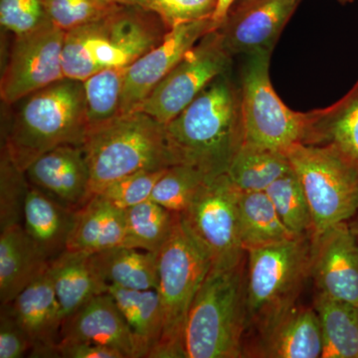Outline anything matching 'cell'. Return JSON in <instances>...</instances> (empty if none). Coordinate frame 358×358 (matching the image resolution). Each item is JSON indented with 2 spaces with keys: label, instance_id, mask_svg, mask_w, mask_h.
Masks as SVG:
<instances>
[{
  "label": "cell",
  "instance_id": "6da1fadb",
  "mask_svg": "<svg viewBox=\"0 0 358 358\" xmlns=\"http://www.w3.org/2000/svg\"><path fill=\"white\" fill-rule=\"evenodd\" d=\"M164 129L176 164L207 178L227 173L245 143L239 80L232 71L220 75Z\"/></svg>",
  "mask_w": 358,
  "mask_h": 358
},
{
  "label": "cell",
  "instance_id": "7a4b0ae2",
  "mask_svg": "<svg viewBox=\"0 0 358 358\" xmlns=\"http://www.w3.org/2000/svg\"><path fill=\"white\" fill-rule=\"evenodd\" d=\"M20 102L2 148L20 171L54 148L83 145L88 131L83 81L64 78Z\"/></svg>",
  "mask_w": 358,
  "mask_h": 358
},
{
  "label": "cell",
  "instance_id": "3957f363",
  "mask_svg": "<svg viewBox=\"0 0 358 358\" xmlns=\"http://www.w3.org/2000/svg\"><path fill=\"white\" fill-rule=\"evenodd\" d=\"M169 31L152 11L120 6L100 20L66 32L65 78L84 81L99 71L129 67L159 44Z\"/></svg>",
  "mask_w": 358,
  "mask_h": 358
},
{
  "label": "cell",
  "instance_id": "277c9868",
  "mask_svg": "<svg viewBox=\"0 0 358 358\" xmlns=\"http://www.w3.org/2000/svg\"><path fill=\"white\" fill-rule=\"evenodd\" d=\"M82 147L90 169L91 197L124 176L176 164L164 124L141 110L88 129Z\"/></svg>",
  "mask_w": 358,
  "mask_h": 358
},
{
  "label": "cell",
  "instance_id": "5b68a950",
  "mask_svg": "<svg viewBox=\"0 0 358 358\" xmlns=\"http://www.w3.org/2000/svg\"><path fill=\"white\" fill-rule=\"evenodd\" d=\"M245 260L225 270L210 268L197 292L185 329L186 358L244 357L247 329Z\"/></svg>",
  "mask_w": 358,
  "mask_h": 358
},
{
  "label": "cell",
  "instance_id": "8992f818",
  "mask_svg": "<svg viewBox=\"0 0 358 358\" xmlns=\"http://www.w3.org/2000/svg\"><path fill=\"white\" fill-rule=\"evenodd\" d=\"M159 257L162 338L150 358H186L185 329L197 292L211 268L208 257L186 230L180 214Z\"/></svg>",
  "mask_w": 358,
  "mask_h": 358
},
{
  "label": "cell",
  "instance_id": "52a82bcc",
  "mask_svg": "<svg viewBox=\"0 0 358 358\" xmlns=\"http://www.w3.org/2000/svg\"><path fill=\"white\" fill-rule=\"evenodd\" d=\"M313 237L247 252V327H263L296 305L312 264Z\"/></svg>",
  "mask_w": 358,
  "mask_h": 358
},
{
  "label": "cell",
  "instance_id": "ba28073f",
  "mask_svg": "<svg viewBox=\"0 0 358 358\" xmlns=\"http://www.w3.org/2000/svg\"><path fill=\"white\" fill-rule=\"evenodd\" d=\"M300 179L317 236L358 211V164L331 145L298 143L287 152Z\"/></svg>",
  "mask_w": 358,
  "mask_h": 358
},
{
  "label": "cell",
  "instance_id": "9c48e42d",
  "mask_svg": "<svg viewBox=\"0 0 358 358\" xmlns=\"http://www.w3.org/2000/svg\"><path fill=\"white\" fill-rule=\"evenodd\" d=\"M272 52L245 56L240 73L245 141L285 152L307 136L308 112L289 109L273 88L270 78Z\"/></svg>",
  "mask_w": 358,
  "mask_h": 358
},
{
  "label": "cell",
  "instance_id": "30bf717a",
  "mask_svg": "<svg viewBox=\"0 0 358 358\" xmlns=\"http://www.w3.org/2000/svg\"><path fill=\"white\" fill-rule=\"evenodd\" d=\"M239 192L227 173L207 178L189 206L179 213L214 270L235 267L247 254L240 237Z\"/></svg>",
  "mask_w": 358,
  "mask_h": 358
},
{
  "label": "cell",
  "instance_id": "8fae6325",
  "mask_svg": "<svg viewBox=\"0 0 358 358\" xmlns=\"http://www.w3.org/2000/svg\"><path fill=\"white\" fill-rule=\"evenodd\" d=\"M232 61L218 29L207 33L157 85L140 110L166 126L214 79L229 72Z\"/></svg>",
  "mask_w": 358,
  "mask_h": 358
},
{
  "label": "cell",
  "instance_id": "7c38bea8",
  "mask_svg": "<svg viewBox=\"0 0 358 358\" xmlns=\"http://www.w3.org/2000/svg\"><path fill=\"white\" fill-rule=\"evenodd\" d=\"M66 32L52 23L15 37L2 73L0 96L7 106L64 79L63 47Z\"/></svg>",
  "mask_w": 358,
  "mask_h": 358
},
{
  "label": "cell",
  "instance_id": "4fadbf2b",
  "mask_svg": "<svg viewBox=\"0 0 358 358\" xmlns=\"http://www.w3.org/2000/svg\"><path fill=\"white\" fill-rule=\"evenodd\" d=\"M301 0H237L219 26L232 57L273 52Z\"/></svg>",
  "mask_w": 358,
  "mask_h": 358
},
{
  "label": "cell",
  "instance_id": "5bb4252c",
  "mask_svg": "<svg viewBox=\"0 0 358 358\" xmlns=\"http://www.w3.org/2000/svg\"><path fill=\"white\" fill-rule=\"evenodd\" d=\"M218 28L212 18L176 26L159 44L129 65L122 90L121 115L140 110L152 90L183 56L204 35Z\"/></svg>",
  "mask_w": 358,
  "mask_h": 358
},
{
  "label": "cell",
  "instance_id": "9a60e30c",
  "mask_svg": "<svg viewBox=\"0 0 358 358\" xmlns=\"http://www.w3.org/2000/svg\"><path fill=\"white\" fill-rule=\"evenodd\" d=\"M313 237L310 275L319 293L358 305V242L348 223Z\"/></svg>",
  "mask_w": 358,
  "mask_h": 358
},
{
  "label": "cell",
  "instance_id": "2e32d148",
  "mask_svg": "<svg viewBox=\"0 0 358 358\" xmlns=\"http://www.w3.org/2000/svg\"><path fill=\"white\" fill-rule=\"evenodd\" d=\"M8 307L31 341L29 357H59L64 317L49 268L8 303Z\"/></svg>",
  "mask_w": 358,
  "mask_h": 358
},
{
  "label": "cell",
  "instance_id": "e0dca14e",
  "mask_svg": "<svg viewBox=\"0 0 358 358\" xmlns=\"http://www.w3.org/2000/svg\"><path fill=\"white\" fill-rule=\"evenodd\" d=\"M30 185L77 210L90 199V169L82 145H61L35 160L25 171Z\"/></svg>",
  "mask_w": 358,
  "mask_h": 358
},
{
  "label": "cell",
  "instance_id": "ac0fdd59",
  "mask_svg": "<svg viewBox=\"0 0 358 358\" xmlns=\"http://www.w3.org/2000/svg\"><path fill=\"white\" fill-rule=\"evenodd\" d=\"M60 341L110 346L121 352L124 358H136L133 334L110 293L99 294L65 317Z\"/></svg>",
  "mask_w": 358,
  "mask_h": 358
},
{
  "label": "cell",
  "instance_id": "d6986e66",
  "mask_svg": "<svg viewBox=\"0 0 358 358\" xmlns=\"http://www.w3.org/2000/svg\"><path fill=\"white\" fill-rule=\"evenodd\" d=\"M256 357L268 358H319L324 338L315 308H296L282 313L262 329Z\"/></svg>",
  "mask_w": 358,
  "mask_h": 358
},
{
  "label": "cell",
  "instance_id": "ffe728a7",
  "mask_svg": "<svg viewBox=\"0 0 358 358\" xmlns=\"http://www.w3.org/2000/svg\"><path fill=\"white\" fill-rule=\"evenodd\" d=\"M126 210L96 194L75 211L67 250L93 255L126 246Z\"/></svg>",
  "mask_w": 358,
  "mask_h": 358
},
{
  "label": "cell",
  "instance_id": "44dd1931",
  "mask_svg": "<svg viewBox=\"0 0 358 358\" xmlns=\"http://www.w3.org/2000/svg\"><path fill=\"white\" fill-rule=\"evenodd\" d=\"M50 261L35 246L22 224L9 226L0 234V301L8 305L49 267Z\"/></svg>",
  "mask_w": 358,
  "mask_h": 358
},
{
  "label": "cell",
  "instance_id": "7402d4cb",
  "mask_svg": "<svg viewBox=\"0 0 358 358\" xmlns=\"http://www.w3.org/2000/svg\"><path fill=\"white\" fill-rule=\"evenodd\" d=\"M75 211L30 185L22 225L47 260L53 261L67 250Z\"/></svg>",
  "mask_w": 358,
  "mask_h": 358
},
{
  "label": "cell",
  "instance_id": "603a6c76",
  "mask_svg": "<svg viewBox=\"0 0 358 358\" xmlns=\"http://www.w3.org/2000/svg\"><path fill=\"white\" fill-rule=\"evenodd\" d=\"M49 271L64 319L99 294L109 293L91 254L66 250L51 261Z\"/></svg>",
  "mask_w": 358,
  "mask_h": 358
},
{
  "label": "cell",
  "instance_id": "cb8c5ba5",
  "mask_svg": "<svg viewBox=\"0 0 358 358\" xmlns=\"http://www.w3.org/2000/svg\"><path fill=\"white\" fill-rule=\"evenodd\" d=\"M303 143L334 145L358 164V82L338 102L308 112Z\"/></svg>",
  "mask_w": 358,
  "mask_h": 358
},
{
  "label": "cell",
  "instance_id": "d4e9b609",
  "mask_svg": "<svg viewBox=\"0 0 358 358\" xmlns=\"http://www.w3.org/2000/svg\"><path fill=\"white\" fill-rule=\"evenodd\" d=\"M94 267L108 286L148 291L159 287L157 254L120 246L92 255Z\"/></svg>",
  "mask_w": 358,
  "mask_h": 358
},
{
  "label": "cell",
  "instance_id": "484cf974",
  "mask_svg": "<svg viewBox=\"0 0 358 358\" xmlns=\"http://www.w3.org/2000/svg\"><path fill=\"white\" fill-rule=\"evenodd\" d=\"M109 293L133 334L136 358H150L162 334V310L157 289L136 291L112 286Z\"/></svg>",
  "mask_w": 358,
  "mask_h": 358
},
{
  "label": "cell",
  "instance_id": "4316f807",
  "mask_svg": "<svg viewBox=\"0 0 358 358\" xmlns=\"http://www.w3.org/2000/svg\"><path fill=\"white\" fill-rule=\"evenodd\" d=\"M238 206L240 237L246 253L298 237L282 222L265 192H240Z\"/></svg>",
  "mask_w": 358,
  "mask_h": 358
},
{
  "label": "cell",
  "instance_id": "83f0119b",
  "mask_svg": "<svg viewBox=\"0 0 358 358\" xmlns=\"http://www.w3.org/2000/svg\"><path fill=\"white\" fill-rule=\"evenodd\" d=\"M313 308L324 338L322 357L358 358V305L319 293Z\"/></svg>",
  "mask_w": 358,
  "mask_h": 358
},
{
  "label": "cell",
  "instance_id": "f1b7e54d",
  "mask_svg": "<svg viewBox=\"0 0 358 358\" xmlns=\"http://www.w3.org/2000/svg\"><path fill=\"white\" fill-rule=\"evenodd\" d=\"M291 169L285 152L245 141L226 173L240 192H266Z\"/></svg>",
  "mask_w": 358,
  "mask_h": 358
},
{
  "label": "cell",
  "instance_id": "f546056e",
  "mask_svg": "<svg viewBox=\"0 0 358 358\" xmlns=\"http://www.w3.org/2000/svg\"><path fill=\"white\" fill-rule=\"evenodd\" d=\"M178 216L179 213L167 210L150 199L127 209L124 247L159 254L171 236Z\"/></svg>",
  "mask_w": 358,
  "mask_h": 358
},
{
  "label": "cell",
  "instance_id": "4dcf8cb0",
  "mask_svg": "<svg viewBox=\"0 0 358 358\" xmlns=\"http://www.w3.org/2000/svg\"><path fill=\"white\" fill-rule=\"evenodd\" d=\"M127 71L128 67L108 68L84 80L88 129L101 126L121 115Z\"/></svg>",
  "mask_w": 358,
  "mask_h": 358
},
{
  "label": "cell",
  "instance_id": "1f68e13d",
  "mask_svg": "<svg viewBox=\"0 0 358 358\" xmlns=\"http://www.w3.org/2000/svg\"><path fill=\"white\" fill-rule=\"evenodd\" d=\"M265 192L291 232L298 237L313 235L312 212L293 169L268 186Z\"/></svg>",
  "mask_w": 358,
  "mask_h": 358
},
{
  "label": "cell",
  "instance_id": "d6a6232c",
  "mask_svg": "<svg viewBox=\"0 0 358 358\" xmlns=\"http://www.w3.org/2000/svg\"><path fill=\"white\" fill-rule=\"evenodd\" d=\"M207 176L185 164L167 167L155 185L150 200L167 210L181 213L189 206Z\"/></svg>",
  "mask_w": 358,
  "mask_h": 358
},
{
  "label": "cell",
  "instance_id": "836d02e7",
  "mask_svg": "<svg viewBox=\"0 0 358 358\" xmlns=\"http://www.w3.org/2000/svg\"><path fill=\"white\" fill-rule=\"evenodd\" d=\"M29 181L24 171L14 164L6 148L0 162V229L22 224Z\"/></svg>",
  "mask_w": 358,
  "mask_h": 358
},
{
  "label": "cell",
  "instance_id": "e575fe53",
  "mask_svg": "<svg viewBox=\"0 0 358 358\" xmlns=\"http://www.w3.org/2000/svg\"><path fill=\"white\" fill-rule=\"evenodd\" d=\"M52 24L64 32L100 20L119 4L108 0H45Z\"/></svg>",
  "mask_w": 358,
  "mask_h": 358
},
{
  "label": "cell",
  "instance_id": "d590c367",
  "mask_svg": "<svg viewBox=\"0 0 358 358\" xmlns=\"http://www.w3.org/2000/svg\"><path fill=\"white\" fill-rule=\"evenodd\" d=\"M166 169L129 174L110 183L99 194L117 208L127 210L150 199L155 185Z\"/></svg>",
  "mask_w": 358,
  "mask_h": 358
},
{
  "label": "cell",
  "instance_id": "8d00e7d4",
  "mask_svg": "<svg viewBox=\"0 0 358 358\" xmlns=\"http://www.w3.org/2000/svg\"><path fill=\"white\" fill-rule=\"evenodd\" d=\"M51 23L45 0H0V24L14 37L22 36Z\"/></svg>",
  "mask_w": 358,
  "mask_h": 358
},
{
  "label": "cell",
  "instance_id": "74e56055",
  "mask_svg": "<svg viewBox=\"0 0 358 358\" xmlns=\"http://www.w3.org/2000/svg\"><path fill=\"white\" fill-rule=\"evenodd\" d=\"M218 0H143V9L152 11L167 29L193 21L212 18Z\"/></svg>",
  "mask_w": 358,
  "mask_h": 358
},
{
  "label": "cell",
  "instance_id": "f35d334b",
  "mask_svg": "<svg viewBox=\"0 0 358 358\" xmlns=\"http://www.w3.org/2000/svg\"><path fill=\"white\" fill-rule=\"evenodd\" d=\"M32 343L13 317L8 305L1 306L0 315V358H21L29 355Z\"/></svg>",
  "mask_w": 358,
  "mask_h": 358
},
{
  "label": "cell",
  "instance_id": "ab89813d",
  "mask_svg": "<svg viewBox=\"0 0 358 358\" xmlns=\"http://www.w3.org/2000/svg\"><path fill=\"white\" fill-rule=\"evenodd\" d=\"M58 352L63 358H124L115 348L87 341H60Z\"/></svg>",
  "mask_w": 358,
  "mask_h": 358
},
{
  "label": "cell",
  "instance_id": "60d3db41",
  "mask_svg": "<svg viewBox=\"0 0 358 358\" xmlns=\"http://www.w3.org/2000/svg\"><path fill=\"white\" fill-rule=\"evenodd\" d=\"M235 1H237V0H218L215 13L212 16V20H213L214 22L217 23L220 26L224 18H225L226 14L229 11L230 7L234 4Z\"/></svg>",
  "mask_w": 358,
  "mask_h": 358
},
{
  "label": "cell",
  "instance_id": "b9f144b4",
  "mask_svg": "<svg viewBox=\"0 0 358 358\" xmlns=\"http://www.w3.org/2000/svg\"><path fill=\"white\" fill-rule=\"evenodd\" d=\"M119 6H138L143 8V0H108Z\"/></svg>",
  "mask_w": 358,
  "mask_h": 358
},
{
  "label": "cell",
  "instance_id": "7bdbcfd3",
  "mask_svg": "<svg viewBox=\"0 0 358 358\" xmlns=\"http://www.w3.org/2000/svg\"><path fill=\"white\" fill-rule=\"evenodd\" d=\"M353 233H355V237H357V242H358V220L357 222L353 224V227L352 228Z\"/></svg>",
  "mask_w": 358,
  "mask_h": 358
},
{
  "label": "cell",
  "instance_id": "ee69618b",
  "mask_svg": "<svg viewBox=\"0 0 358 358\" xmlns=\"http://www.w3.org/2000/svg\"><path fill=\"white\" fill-rule=\"evenodd\" d=\"M338 2H341V3L345 4V3H352V2L355 1V0H338Z\"/></svg>",
  "mask_w": 358,
  "mask_h": 358
}]
</instances>
